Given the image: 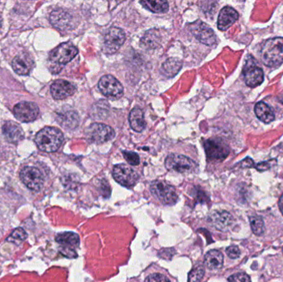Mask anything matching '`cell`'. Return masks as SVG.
<instances>
[{
	"instance_id": "obj_1",
	"label": "cell",
	"mask_w": 283,
	"mask_h": 282,
	"mask_svg": "<svg viewBox=\"0 0 283 282\" xmlns=\"http://www.w3.org/2000/svg\"><path fill=\"white\" fill-rule=\"evenodd\" d=\"M78 53V49L71 42H65L56 47L50 54L49 69L53 74L62 70L65 65L69 63Z\"/></svg>"
},
{
	"instance_id": "obj_2",
	"label": "cell",
	"mask_w": 283,
	"mask_h": 282,
	"mask_svg": "<svg viewBox=\"0 0 283 282\" xmlns=\"http://www.w3.org/2000/svg\"><path fill=\"white\" fill-rule=\"evenodd\" d=\"M64 137L57 128L47 127L37 134L35 141L38 148L46 152H54L60 148Z\"/></svg>"
},
{
	"instance_id": "obj_3",
	"label": "cell",
	"mask_w": 283,
	"mask_h": 282,
	"mask_svg": "<svg viewBox=\"0 0 283 282\" xmlns=\"http://www.w3.org/2000/svg\"><path fill=\"white\" fill-rule=\"evenodd\" d=\"M261 57L267 67H279L283 62V38L268 39L262 48Z\"/></svg>"
},
{
	"instance_id": "obj_4",
	"label": "cell",
	"mask_w": 283,
	"mask_h": 282,
	"mask_svg": "<svg viewBox=\"0 0 283 282\" xmlns=\"http://www.w3.org/2000/svg\"><path fill=\"white\" fill-rule=\"evenodd\" d=\"M166 167L169 171H176L178 173H193L198 168L196 161L187 156L179 154H171L166 157L165 161Z\"/></svg>"
},
{
	"instance_id": "obj_5",
	"label": "cell",
	"mask_w": 283,
	"mask_h": 282,
	"mask_svg": "<svg viewBox=\"0 0 283 282\" xmlns=\"http://www.w3.org/2000/svg\"><path fill=\"white\" fill-rule=\"evenodd\" d=\"M150 190L151 194L166 206H172L178 200L176 189L164 181H153Z\"/></svg>"
},
{
	"instance_id": "obj_6",
	"label": "cell",
	"mask_w": 283,
	"mask_h": 282,
	"mask_svg": "<svg viewBox=\"0 0 283 282\" xmlns=\"http://www.w3.org/2000/svg\"><path fill=\"white\" fill-rule=\"evenodd\" d=\"M114 129L103 124H93L85 130L88 141L93 143L101 144L109 141L114 138Z\"/></svg>"
},
{
	"instance_id": "obj_7",
	"label": "cell",
	"mask_w": 283,
	"mask_h": 282,
	"mask_svg": "<svg viewBox=\"0 0 283 282\" xmlns=\"http://www.w3.org/2000/svg\"><path fill=\"white\" fill-rule=\"evenodd\" d=\"M209 161H223L229 154L228 145L219 139H210L204 142Z\"/></svg>"
},
{
	"instance_id": "obj_8",
	"label": "cell",
	"mask_w": 283,
	"mask_h": 282,
	"mask_svg": "<svg viewBox=\"0 0 283 282\" xmlns=\"http://www.w3.org/2000/svg\"><path fill=\"white\" fill-rule=\"evenodd\" d=\"M188 28L194 37L203 44L206 46L216 44L217 37L213 30L205 22H201V20H197L196 22L189 24Z\"/></svg>"
},
{
	"instance_id": "obj_9",
	"label": "cell",
	"mask_w": 283,
	"mask_h": 282,
	"mask_svg": "<svg viewBox=\"0 0 283 282\" xmlns=\"http://www.w3.org/2000/svg\"><path fill=\"white\" fill-rule=\"evenodd\" d=\"M126 37L123 30L118 27H111L104 35L103 51L107 54H113L122 47Z\"/></svg>"
},
{
	"instance_id": "obj_10",
	"label": "cell",
	"mask_w": 283,
	"mask_h": 282,
	"mask_svg": "<svg viewBox=\"0 0 283 282\" xmlns=\"http://www.w3.org/2000/svg\"><path fill=\"white\" fill-rule=\"evenodd\" d=\"M22 183L31 191H39L43 186L44 177L39 169L33 166H26L20 172Z\"/></svg>"
},
{
	"instance_id": "obj_11",
	"label": "cell",
	"mask_w": 283,
	"mask_h": 282,
	"mask_svg": "<svg viewBox=\"0 0 283 282\" xmlns=\"http://www.w3.org/2000/svg\"><path fill=\"white\" fill-rule=\"evenodd\" d=\"M113 177L122 186L132 188L139 181V175L134 169L124 164H119L113 169Z\"/></svg>"
},
{
	"instance_id": "obj_12",
	"label": "cell",
	"mask_w": 283,
	"mask_h": 282,
	"mask_svg": "<svg viewBox=\"0 0 283 282\" xmlns=\"http://www.w3.org/2000/svg\"><path fill=\"white\" fill-rule=\"evenodd\" d=\"M99 89L104 96L110 99H119L124 94L121 83L110 74L102 77L99 82Z\"/></svg>"
},
{
	"instance_id": "obj_13",
	"label": "cell",
	"mask_w": 283,
	"mask_h": 282,
	"mask_svg": "<svg viewBox=\"0 0 283 282\" xmlns=\"http://www.w3.org/2000/svg\"><path fill=\"white\" fill-rule=\"evenodd\" d=\"M14 116L20 121L28 123L37 119L39 115V109L37 104L32 102H21L16 104L13 109Z\"/></svg>"
},
{
	"instance_id": "obj_14",
	"label": "cell",
	"mask_w": 283,
	"mask_h": 282,
	"mask_svg": "<svg viewBox=\"0 0 283 282\" xmlns=\"http://www.w3.org/2000/svg\"><path fill=\"white\" fill-rule=\"evenodd\" d=\"M243 74L246 84L249 87H256L260 85L264 79L263 70L257 67L253 61H248L243 69Z\"/></svg>"
},
{
	"instance_id": "obj_15",
	"label": "cell",
	"mask_w": 283,
	"mask_h": 282,
	"mask_svg": "<svg viewBox=\"0 0 283 282\" xmlns=\"http://www.w3.org/2000/svg\"><path fill=\"white\" fill-rule=\"evenodd\" d=\"M76 89L74 84L64 79H58L55 81L51 86V93L55 99L61 100L65 99L68 97L71 96L74 94Z\"/></svg>"
},
{
	"instance_id": "obj_16",
	"label": "cell",
	"mask_w": 283,
	"mask_h": 282,
	"mask_svg": "<svg viewBox=\"0 0 283 282\" xmlns=\"http://www.w3.org/2000/svg\"><path fill=\"white\" fill-rule=\"evenodd\" d=\"M50 20L55 27L60 30H68L71 28L73 18L69 12L62 9H57L52 12Z\"/></svg>"
},
{
	"instance_id": "obj_17",
	"label": "cell",
	"mask_w": 283,
	"mask_h": 282,
	"mask_svg": "<svg viewBox=\"0 0 283 282\" xmlns=\"http://www.w3.org/2000/svg\"><path fill=\"white\" fill-rule=\"evenodd\" d=\"M12 69L20 75L28 74L33 67V61L27 53H20L12 62Z\"/></svg>"
},
{
	"instance_id": "obj_18",
	"label": "cell",
	"mask_w": 283,
	"mask_h": 282,
	"mask_svg": "<svg viewBox=\"0 0 283 282\" xmlns=\"http://www.w3.org/2000/svg\"><path fill=\"white\" fill-rule=\"evenodd\" d=\"M238 13L233 7H223L218 17V28L221 31L228 29L238 20Z\"/></svg>"
},
{
	"instance_id": "obj_19",
	"label": "cell",
	"mask_w": 283,
	"mask_h": 282,
	"mask_svg": "<svg viewBox=\"0 0 283 282\" xmlns=\"http://www.w3.org/2000/svg\"><path fill=\"white\" fill-rule=\"evenodd\" d=\"M2 134L7 141L11 143H16L21 141L24 134L22 128L15 122L8 121L5 123L2 126Z\"/></svg>"
},
{
	"instance_id": "obj_20",
	"label": "cell",
	"mask_w": 283,
	"mask_h": 282,
	"mask_svg": "<svg viewBox=\"0 0 283 282\" xmlns=\"http://www.w3.org/2000/svg\"><path fill=\"white\" fill-rule=\"evenodd\" d=\"M232 216L226 211H216L210 217L211 224L218 230L224 231L232 223Z\"/></svg>"
},
{
	"instance_id": "obj_21",
	"label": "cell",
	"mask_w": 283,
	"mask_h": 282,
	"mask_svg": "<svg viewBox=\"0 0 283 282\" xmlns=\"http://www.w3.org/2000/svg\"><path fill=\"white\" fill-rule=\"evenodd\" d=\"M129 124L132 129L138 133H141L146 127V121L144 118L143 112L139 108L133 109L129 114Z\"/></svg>"
},
{
	"instance_id": "obj_22",
	"label": "cell",
	"mask_w": 283,
	"mask_h": 282,
	"mask_svg": "<svg viewBox=\"0 0 283 282\" xmlns=\"http://www.w3.org/2000/svg\"><path fill=\"white\" fill-rule=\"evenodd\" d=\"M223 256L218 250L209 251L205 258V265L210 270L219 269L223 267Z\"/></svg>"
},
{
	"instance_id": "obj_23",
	"label": "cell",
	"mask_w": 283,
	"mask_h": 282,
	"mask_svg": "<svg viewBox=\"0 0 283 282\" xmlns=\"http://www.w3.org/2000/svg\"><path fill=\"white\" fill-rule=\"evenodd\" d=\"M254 112H255L256 116L265 124H269L275 119L273 109H271L270 107L264 102H259L256 104Z\"/></svg>"
},
{
	"instance_id": "obj_24",
	"label": "cell",
	"mask_w": 283,
	"mask_h": 282,
	"mask_svg": "<svg viewBox=\"0 0 283 282\" xmlns=\"http://www.w3.org/2000/svg\"><path fill=\"white\" fill-rule=\"evenodd\" d=\"M57 120L60 124L67 129H74L79 124V116L76 112L71 110L60 113Z\"/></svg>"
},
{
	"instance_id": "obj_25",
	"label": "cell",
	"mask_w": 283,
	"mask_h": 282,
	"mask_svg": "<svg viewBox=\"0 0 283 282\" xmlns=\"http://www.w3.org/2000/svg\"><path fill=\"white\" fill-rule=\"evenodd\" d=\"M56 241L62 245V247L73 248H76L79 244V236L72 232H65L59 233L56 237Z\"/></svg>"
},
{
	"instance_id": "obj_26",
	"label": "cell",
	"mask_w": 283,
	"mask_h": 282,
	"mask_svg": "<svg viewBox=\"0 0 283 282\" xmlns=\"http://www.w3.org/2000/svg\"><path fill=\"white\" fill-rule=\"evenodd\" d=\"M160 42L161 35L155 29L147 31L141 39V45L146 49H154L158 47Z\"/></svg>"
},
{
	"instance_id": "obj_27",
	"label": "cell",
	"mask_w": 283,
	"mask_h": 282,
	"mask_svg": "<svg viewBox=\"0 0 283 282\" xmlns=\"http://www.w3.org/2000/svg\"><path fill=\"white\" fill-rule=\"evenodd\" d=\"M182 67V64L179 60L170 58L164 62L161 67V72L166 77H173L176 75Z\"/></svg>"
},
{
	"instance_id": "obj_28",
	"label": "cell",
	"mask_w": 283,
	"mask_h": 282,
	"mask_svg": "<svg viewBox=\"0 0 283 282\" xmlns=\"http://www.w3.org/2000/svg\"><path fill=\"white\" fill-rule=\"evenodd\" d=\"M140 3L146 9L156 13H162L168 10V2L166 1H141Z\"/></svg>"
},
{
	"instance_id": "obj_29",
	"label": "cell",
	"mask_w": 283,
	"mask_h": 282,
	"mask_svg": "<svg viewBox=\"0 0 283 282\" xmlns=\"http://www.w3.org/2000/svg\"><path fill=\"white\" fill-rule=\"evenodd\" d=\"M251 228L255 235L260 236L264 233L265 225L261 216L252 215L249 217Z\"/></svg>"
},
{
	"instance_id": "obj_30",
	"label": "cell",
	"mask_w": 283,
	"mask_h": 282,
	"mask_svg": "<svg viewBox=\"0 0 283 282\" xmlns=\"http://www.w3.org/2000/svg\"><path fill=\"white\" fill-rule=\"evenodd\" d=\"M27 238V233L22 228H17L7 237V241L9 243H14L16 245H20Z\"/></svg>"
},
{
	"instance_id": "obj_31",
	"label": "cell",
	"mask_w": 283,
	"mask_h": 282,
	"mask_svg": "<svg viewBox=\"0 0 283 282\" xmlns=\"http://www.w3.org/2000/svg\"><path fill=\"white\" fill-rule=\"evenodd\" d=\"M205 275V268L202 266H198L193 268L188 275V282H201Z\"/></svg>"
},
{
	"instance_id": "obj_32",
	"label": "cell",
	"mask_w": 283,
	"mask_h": 282,
	"mask_svg": "<svg viewBox=\"0 0 283 282\" xmlns=\"http://www.w3.org/2000/svg\"><path fill=\"white\" fill-rule=\"evenodd\" d=\"M123 155H124V158L126 159V161L132 166H138L140 162L139 155L135 152L124 151H123Z\"/></svg>"
},
{
	"instance_id": "obj_33",
	"label": "cell",
	"mask_w": 283,
	"mask_h": 282,
	"mask_svg": "<svg viewBox=\"0 0 283 282\" xmlns=\"http://www.w3.org/2000/svg\"><path fill=\"white\" fill-rule=\"evenodd\" d=\"M228 282H251V281L245 273H237L228 278Z\"/></svg>"
},
{
	"instance_id": "obj_34",
	"label": "cell",
	"mask_w": 283,
	"mask_h": 282,
	"mask_svg": "<svg viewBox=\"0 0 283 282\" xmlns=\"http://www.w3.org/2000/svg\"><path fill=\"white\" fill-rule=\"evenodd\" d=\"M145 282H171L168 278L161 274H152L145 279Z\"/></svg>"
},
{
	"instance_id": "obj_35",
	"label": "cell",
	"mask_w": 283,
	"mask_h": 282,
	"mask_svg": "<svg viewBox=\"0 0 283 282\" xmlns=\"http://www.w3.org/2000/svg\"><path fill=\"white\" fill-rule=\"evenodd\" d=\"M226 253L228 256V258L231 259H236V258H239L240 256V250L237 246L232 245L229 246L227 249H226Z\"/></svg>"
},
{
	"instance_id": "obj_36",
	"label": "cell",
	"mask_w": 283,
	"mask_h": 282,
	"mask_svg": "<svg viewBox=\"0 0 283 282\" xmlns=\"http://www.w3.org/2000/svg\"><path fill=\"white\" fill-rule=\"evenodd\" d=\"M60 252L62 255L65 256L66 258H77V254L73 248H66V247H61L60 248Z\"/></svg>"
},
{
	"instance_id": "obj_37",
	"label": "cell",
	"mask_w": 283,
	"mask_h": 282,
	"mask_svg": "<svg viewBox=\"0 0 283 282\" xmlns=\"http://www.w3.org/2000/svg\"><path fill=\"white\" fill-rule=\"evenodd\" d=\"M276 162H277L276 160H270V161H265V162H261V163L257 165L256 168L258 171H266V170H268V169L270 168L271 166H273V164H275Z\"/></svg>"
},
{
	"instance_id": "obj_38",
	"label": "cell",
	"mask_w": 283,
	"mask_h": 282,
	"mask_svg": "<svg viewBox=\"0 0 283 282\" xmlns=\"http://www.w3.org/2000/svg\"><path fill=\"white\" fill-rule=\"evenodd\" d=\"M241 164H243V167H253V161L250 158H246L245 160H243Z\"/></svg>"
},
{
	"instance_id": "obj_39",
	"label": "cell",
	"mask_w": 283,
	"mask_h": 282,
	"mask_svg": "<svg viewBox=\"0 0 283 282\" xmlns=\"http://www.w3.org/2000/svg\"><path fill=\"white\" fill-rule=\"evenodd\" d=\"M278 206H279V209H280L281 213H283V196H281L280 200H279Z\"/></svg>"
},
{
	"instance_id": "obj_40",
	"label": "cell",
	"mask_w": 283,
	"mask_h": 282,
	"mask_svg": "<svg viewBox=\"0 0 283 282\" xmlns=\"http://www.w3.org/2000/svg\"><path fill=\"white\" fill-rule=\"evenodd\" d=\"M2 27V17L0 16V28Z\"/></svg>"
}]
</instances>
